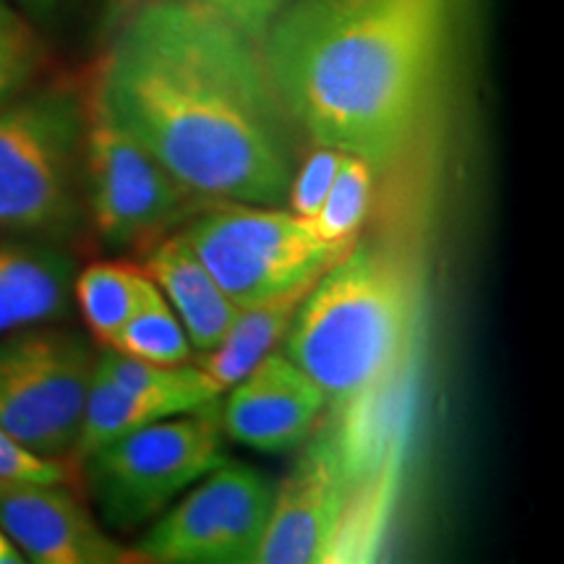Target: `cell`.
Wrapping results in <instances>:
<instances>
[{
    "label": "cell",
    "mask_w": 564,
    "mask_h": 564,
    "mask_svg": "<svg viewBox=\"0 0 564 564\" xmlns=\"http://www.w3.org/2000/svg\"><path fill=\"white\" fill-rule=\"evenodd\" d=\"M89 100L194 199L280 204L299 147L262 45L188 0H141L112 34Z\"/></svg>",
    "instance_id": "6da1fadb"
},
{
    "label": "cell",
    "mask_w": 564,
    "mask_h": 564,
    "mask_svg": "<svg viewBox=\"0 0 564 564\" xmlns=\"http://www.w3.org/2000/svg\"><path fill=\"white\" fill-rule=\"evenodd\" d=\"M442 34V0H291L262 55L295 129L387 173L426 121Z\"/></svg>",
    "instance_id": "7a4b0ae2"
},
{
    "label": "cell",
    "mask_w": 564,
    "mask_h": 564,
    "mask_svg": "<svg viewBox=\"0 0 564 564\" xmlns=\"http://www.w3.org/2000/svg\"><path fill=\"white\" fill-rule=\"evenodd\" d=\"M419 312L421 282L403 253L352 243L303 295L285 356L340 405L411 358Z\"/></svg>",
    "instance_id": "3957f363"
},
{
    "label": "cell",
    "mask_w": 564,
    "mask_h": 564,
    "mask_svg": "<svg viewBox=\"0 0 564 564\" xmlns=\"http://www.w3.org/2000/svg\"><path fill=\"white\" fill-rule=\"evenodd\" d=\"M87 97L70 84L0 108V236L58 238L82 220Z\"/></svg>",
    "instance_id": "277c9868"
},
{
    "label": "cell",
    "mask_w": 564,
    "mask_h": 564,
    "mask_svg": "<svg viewBox=\"0 0 564 564\" xmlns=\"http://www.w3.org/2000/svg\"><path fill=\"white\" fill-rule=\"evenodd\" d=\"M238 308L312 285L352 243L319 238L312 220L278 204H212L183 230Z\"/></svg>",
    "instance_id": "5b68a950"
},
{
    "label": "cell",
    "mask_w": 564,
    "mask_h": 564,
    "mask_svg": "<svg viewBox=\"0 0 564 564\" xmlns=\"http://www.w3.org/2000/svg\"><path fill=\"white\" fill-rule=\"evenodd\" d=\"M225 460L223 429L212 403L133 429L84 457V465L102 523L133 531Z\"/></svg>",
    "instance_id": "8992f818"
},
{
    "label": "cell",
    "mask_w": 564,
    "mask_h": 564,
    "mask_svg": "<svg viewBox=\"0 0 564 564\" xmlns=\"http://www.w3.org/2000/svg\"><path fill=\"white\" fill-rule=\"evenodd\" d=\"M97 352L74 329L37 327L0 337V429L32 453H74Z\"/></svg>",
    "instance_id": "52a82bcc"
},
{
    "label": "cell",
    "mask_w": 564,
    "mask_h": 564,
    "mask_svg": "<svg viewBox=\"0 0 564 564\" xmlns=\"http://www.w3.org/2000/svg\"><path fill=\"white\" fill-rule=\"evenodd\" d=\"M274 484L225 460L154 518L137 549L162 564H253L270 523Z\"/></svg>",
    "instance_id": "ba28073f"
},
{
    "label": "cell",
    "mask_w": 564,
    "mask_h": 564,
    "mask_svg": "<svg viewBox=\"0 0 564 564\" xmlns=\"http://www.w3.org/2000/svg\"><path fill=\"white\" fill-rule=\"evenodd\" d=\"M87 108L84 199L100 241L129 251L165 236L196 199L89 97Z\"/></svg>",
    "instance_id": "9c48e42d"
},
{
    "label": "cell",
    "mask_w": 564,
    "mask_h": 564,
    "mask_svg": "<svg viewBox=\"0 0 564 564\" xmlns=\"http://www.w3.org/2000/svg\"><path fill=\"white\" fill-rule=\"evenodd\" d=\"M350 489L333 434H319L274 489L270 523L253 564L327 562Z\"/></svg>",
    "instance_id": "30bf717a"
},
{
    "label": "cell",
    "mask_w": 564,
    "mask_h": 564,
    "mask_svg": "<svg viewBox=\"0 0 564 564\" xmlns=\"http://www.w3.org/2000/svg\"><path fill=\"white\" fill-rule=\"evenodd\" d=\"M0 531L37 564H121L137 552L112 541L63 484L0 481Z\"/></svg>",
    "instance_id": "8fae6325"
},
{
    "label": "cell",
    "mask_w": 564,
    "mask_h": 564,
    "mask_svg": "<svg viewBox=\"0 0 564 564\" xmlns=\"http://www.w3.org/2000/svg\"><path fill=\"white\" fill-rule=\"evenodd\" d=\"M324 405L327 394L314 379L285 352L272 350L230 387L223 405V429L246 447L280 455L308 440Z\"/></svg>",
    "instance_id": "7c38bea8"
},
{
    "label": "cell",
    "mask_w": 564,
    "mask_h": 564,
    "mask_svg": "<svg viewBox=\"0 0 564 564\" xmlns=\"http://www.w3.org/2000/svg\"><path fill=\"white\" fill-rule=\"evenodd\" d=\"M76 262L58 246L0 241V337L63 319L74 301Z\"/></svg>",
    "instance_id": "4fadbf2b"
},
{
    "label": "cell",
    "mask_w": 564,
    "mask_h": 564,
    "mask_svg": "<svg viewBox=\"0 0 564 564\" xmlns=\"http://www.w3.org/2000/svg\"><path fill=\"white\" fill-rule=\"evenodd\" d=\"M144 272L178 314L194 350L207 352L223 340L238 306L223 293L183 232L162 236L152 246Z\"/></svg>",
    "instance_id": "5bb4252c"
},
{
    "label": "cell",
    "mask_w": 564,
    "mask_h": 564,
    "mask_svg": "<svg viewBox=\"0 0 564 564\" xmlns=\"http://www.w3.org/2000/svg\"><path fill=\"white\" fill-rule=\"evenodd\" d=\"M312 285L293 288V291L274 295L270 301L238 308L236 319H232L228 333L223 335V340L204 352L202 371L215 382L217 390H230L232 384L241 382L253 366L278 348L282 337L291 333V324L299 314L303 295L308 293Z\"/></svg>",
    "instance_id": "9a60e30c"
},
{
    "label": "cell",
    "mask_w": 564,
    "mask_h": 564,
    "mask_svg": "<svg viewBox=\"0 0 564 564\" xmlns=\"http://www.w3.org/2000/svg\"><path fill=\"white\" fill-rule=\"evenodd\" d=\"M192 413L181 403L162 394H144L126 390V387L116 384L105 373L97 371L91 377L87 403H84L79 436H76L74 455L84 460L102 444H108L118 436L133 432V429L147 426L160 419H171V415Z\"/></svg>",
    "instance_id": "2e32d148"
},
{
    "label": "cell",
    "mask_w": 564,
    "mask_h": 564,
    "mask_svg": "<svg viewBox=\"0 0 564 564\" xmlns=\"http://www.w3.org/2000/svg\"><path fill=\"white\" fill-rule=\"evenodd\" d=\"M152 288L154 282L144 267L139 270L129 264H91L76 274L74 299L91 335L102 345H110L123 324L139 312Z\"/></svg>",
    "instance_id": "e0dca14e"
},
{
    "label": "cell",
    "mask_w": 564,
    "mask_h": 564,
    "mask_svg": "<svg viewBox=\"0 0 564 564\" xmlns=\"http://www.w3.org/2000/svg\"><path fill=\"white\" fill-rule=\"evenodd\" d=\"M108 348L141 358V361L165 366L188 364L194 356L192 340H188L178 314L173 312L165 295L158 291V285L152 288V293L141 303L139 312L123 324L121 333L112 337Z\"/></svg>",
    "instance_id": "ac0fdd59"
},
{
    "label": "cell",
    "mask_w": 564,
    "mask_h": 564,
    "mask_svg": "<svg viewBox=\"0 0 564 564\" xmlns=\"http://www.w3.org/2000/svg\"><path fill=\"white\" fill-rule=\"evenodd\" d=\"M373 171L369 162L345 154L333 186L314 215V230L329 243H352L371 207Z\"/></svg>",
    "instance_id": "d6986e66"
},
{
    "label": "cell",
    "mask_w": 564,
    "mask_h": 564,
    "mask_svg": "<svg viewBox=\"0 0 564 564\" xmlns=\"http://www.w3.org/2000/svg\"><path fill=\"white\" fill-rule=\"evenodd\" d=\"M45 61L40 34L9 0H0V108L34 82Z\"/></svg>",
    "instance_id": "ffe728a7"
},
{
    "label": "cell",
    "mask_w": 564,
    "mask_h": 564,
    "mask_svg": "<svg viewBox=\"0 0 564 564\" xmlns=\"http://www.w3.org/2000/svg\"><path fill=\"white\" fill-rule=\"evenodd\" d=\"M345 158V152L333 150V147L312 144V152L299 160L295 165L291 188H288V202H291V212L295 215L314 220L319 212L324 196H327L329 186H333L337 167Z\"/></svg>",
    "instance_id": "44dd1931"
},
{
    "label": "cell",
    "mask_w": 564,
    "mask_h": 564,
    "mask_svg": "<svg viewBox=\"0 0 564 564\" xmlns=\"http://www.w3.org/2000/svg\"><path fill=\"white\" fill-rule=\"evenodd\" d=\"M0 481H32V484H66L68 465L58 457L32 453L19 440L0 429Z\"/></svg>",
    "instance_id": "7402d4cb"
},
{
    "label": "cell",
    "mask_w": 564,
    "mask_h": 564,
    "mask_svg": "<svg viewBox=\"0 0 564 564\" xmlns=\"http://www.w3.org/2000/svg\"><path fill=\"white\" fill-rule=\"evenodd\" d=\"M188 3L204 6V9L230 21L236 30L249 34L251 40L262 45V37L270 30V24L291 0H188Z\"/></svg>",
    "instance_id": "603a6c76"
},
{
    "label": "cell",
    "mask_w": 564,
    "mask_h": 564,
    "mask_svg": "<svg viewBox=\"0 0 564 564\" xmlns=\"http://www.w3.org/2000/svg\"><path fill=\"white\" fill-rule=\"evenodd\" d=\"M19 562H24V556H21L19 549L13 546L9 535L0 531V564H19Z\"/></svg>",
    "instance_id": "cb8c5ba5"
},
{
    "label": "cell",
    "mask_w": 564,
    "mask_h": 564,
    "mask_svg": "<svg viewBox=\"0 0 564 564\" xmlns=\"http://www.w3.org/2000/svg\"><path fill=\"white\" fill-rule=\"evenodd\" d=\"M24 3H30V6H51V3H55V0H24Z\"/></svg>",
    "instance_id": "d4e9b609"
}]
</instances>
